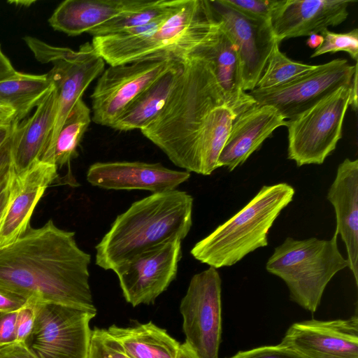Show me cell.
<instances>
[{"instance_id": "603a6c76", "label": "cell", "mask_w": 358, "mask_h": 358, "mask_svg": "<svg viewBox=\"0 0 358 358\" xmlns=\"http://www.w3.org/2000/svg\"><path fill=\"white\" fill-rule=\"evenodd\" d=\"M57 107L55 87L36 106L34 115L17 124L12 148V164L16 173L41 160L52 132Z\"/></svg>"}, {"instance_id": "b9f144b4", "label": "cell", "mask_w": 358, "mask_h": 358, "mask_svg": "<svg viewBox=\"0 0 358 358\" xmlns=\"http://www.w3.org/2000/svg\"><path fill=\"white\" fill-rule=\"evenodd\" d=\"M15 122V111L9 105L0 101V126L11 125Z\"/></svg>"}, {"instance_id": "ab89813d", "label": "cell", "mask_w": 358, "mask_h": 358, "mask_svg": "<svg viewBox=\"0 0 358 358\" xmlns=\"http://www.w3.org/2000/svg\"><path fill=\"white\" fill-rule=\"evenodd\" d=\"M17 72L11 62L2 52L0 45V81L14 76Z\"/></svg>"}, {"instance_id": "52a82bcc", "label": "cell", "mask_w": 358, "mask_h": 358, "mask_svg": "<svg viewBox=\"0 0 358 358\" xmlns=\"http://www.w3.org/2000/svg\"><path fill=\"white\" fill-rule=\"evenodd\" d=\"M24 41L39 62L53 65L48 74L57 90V107L52 132L41 159L47 162L66 117L90 84L103 73L105 62L89 42L75 51L49 45L31 36L24 37Z\"/></svg>"}, {"instance_id": "f6af8a7d", "label": "cell", "mask_w": 358, "mask_h": 358, "mask_svg": "<svg viewBox=\"0 0 358 358\" xmlns=\"http://www.w3.org/2000/svg\"><path fill=\"white\" fill-rule=\"evenodd\" d=\"M323 41V37L321 34H314L308 36L306 44L311 48L316 49Z\"/></svg>"}, {"instance_id": "8fae6325", "label": "cell", "mask_w": 358, "mask_h": 358, "mask_svg": "<svg viewBox=\"0 0 358 358\" xmlns=\"http://www.w3.org/2000/svg\"><path fill=\"white\" fill-rule=\"evenodd\" d=\"M357 69L345 59L338 58L317 65L313 71L282 85L256 89L248 94L257 104L274 107L284 119L292 120L338 88L350 85Z\"/></svg>"}, {"instance_id": "30bf717a", "label": "cell", "mask_w": 358, "mask_h": 358, "mask_svg": "<svg viewBox=\"0 0 358 358\" xmlns=\"http://www.w3.org/2000/svg\"><path fill=\"white\" fill-rule=\"evenodd\" d=\"M222 280L216 268L198 273L182 299L185 343L199 358H218L222 334Z\"/></svg>"}, {"instance_id": "d6a6232c", "label": "cell", "mask_w": 358, "mask_h": 358, "mask_svg": "<svg viewBox=\"0 0 358 358\" xmlns=\"http://www.w3.org/2000/svg\"><path fill=\"white\" fill-rule=\"evenodd\" d=\"M229 8L249 17L270 21L275 0H221Z\"/></svg>"}, {"instance_id": "ee69618b", "label": "cell", "mask_w": 358, "mask_h": 358, "mask_svg": "<svg viewBox=\"0 0 358 358\" xmlns=\"http://www.w3.org/2000/svg\"><path fill=\"white\" fill-rule=\"evenodd\" d=\"M178 358H199L185 342L180 344Z\"/></svg>"}, {"instance_id": "4316f807", "label": "cell", "mask_w": 358, "mask_h": 358, "mask_svg": "<svg viewBox=\"0 0 358 358\" xmlns=\"http://www.w3.org/2000/svg\"><path fill=\"white\" fill-rule=\"evenodd\" d=\"M234 117L227 105L217 106L210 112L198 145L199 174L210 175L218 168V158Z\"/></svg>"}, {"instance_id": "8d00e7d4", "label": "cell", "mask_w": 358, "mask_h": 358, "mask_svg": "<svg viewBox=\"0 0 358 358\" xmlns=\"http://www.w3.org/2000/svg\"><path fill=\"white\" fill-rule=\"evenodd\" d=\"M18 122L0 127V166L12 159V148L15 130Z\"/></svg>"}, {"instance_id": "5bb4252c", "label": "cell", "mask_w": 358, "mask_h": 358, "mask_svg": "<svg viewBox=\"0 0 358 358\" xmlns=\"http://www.w3.org/2000/svg\"><path fill=\"white\" fill-rule=\"evenodd\" d=\"M217 20L236 46L245 92L254 90L275 43L270 21L245 16L224 4L210 0Z\"/></svg>"}, {"instance_id": "836d02e7", "label": "cell", "mask_w": 358, "mask_h": 358, "mask_svg": "<svg viewBox=\"0 0 358 358\" xmlns=\"http://www.w3.org/2000/svg\"><path fill=\"white\" fill-rule=\"evenodd\" d=\"M39 300L29 298L27 303L17 310L15 321L16 341L25 343L30 336L36 320V304Z\"/></svg>"}, {"instance_id": "4fadbf2b", "label": "cell", "mask_w": 358, "mask_h": 358, "mask_svg": "<svg viewBox=\"0 0 358 358\" xmlns=\"http://www.w3.org/2000/svg\"><path fill=\"white\" fill-rule=\"evenodd\" d=\"M181 240L173 239L144 251L113 271L123 296L134 307L153 303L176 278Z\"/></svg>"}, {"instance_id": "7dc6e473", "label": "cell", "mask_w": 358, "mask_h": 358, "mask_svg": "<svg viewBox=\"0 0 358 358\" xmlns=\"http://www.w3.org/2000/svg\"><path fill=\"white\" fill-rule=\"evenodd\" d=\"M0 127H2V126H0Z\"/></svg>"}, {"instance_id": "f1b7e54d", "label": "cell", "mask_w": 358, "mask_h": 358, "mask_svg": "<svg viewBox=\"0 0 358 358\" xmlns=\"http://www.w3.org/2000/svg\"><path fill=\"white\" fill-rule=\"evenodd\" d=\"M185 0L149 1L135 10L123 12L105 23L94 28L88 34L103 36L117 34L127 29L141 27L169 15L177 10Z\"/></svg>"}, {"instance_id": "2e32d148", "label": "cell", "mask_w": 358, "mask_h": 358, "mask_svg": "<svg viewBox=\"0 0 358 358\" xmlns=\"http://www.w3.org/2000/svg\"><path fill=\"white\" fill-rule=\"evenodd\" d=\"M57 170L55 164L41 160L19 173L13 169L8 201L0 217V248L14 242L30 226L36 205L58 177Z\"/></svg>"}, {"instance_id": "ba28073f", "label": "cell", "mask_w": 358, "mask_h": 358, "mask_svg": "<svg viewBox=\"0 0 358 358\" xmlns=\"http://www.w3.org/2000/svg\"><path fill=\"white\" fill-rule=\"evenodd\" d=\"M350 85L340 87L287 120V157L298 166L322 164L336 149L342 137L344 117L349 106Z\"/></svg>"}, {"instance_id": "ac0fdd59", "label": "cell", "mask_w": 358, "mask_h": 358, "mask_svg": "<svg viewBox=\"0 0 358 358\" xmlns=\"http://www.w3.org/2000/svg\"><path fill=\"white\" fill-rule=\"evenodd\" d=\"M190 173L141 162H96L87 172L92 185L107 189H143L152 193L176 189Z\"/></svg>"}, {"instance_id": "d590c367", "label": "cell", "mask_w": 358, "mask_h": 358, "mask_svg": "<svg viewBox=\"0 0 358 358\" xmlns=\"http://www.w3.org/2000/svg\"><path fill=\"white\" fill-rule=\"evenodd\" d=\"M16 312L0 313V346L16 341Z\"/></svg>"}, {"instance_id": "e0dca14e", "label": "cell", "mask_w": 358, "mask_h": 358, "mask_svg": "<svg viewBox=\"0 0 358 358\" xmlns=\"http://www.w3.org/2000/svg\"><path fill=\"white\" fill-rule=\"evenodd\" d=\"M355 0H275L270 24L277 43L319 34L348 17Z\"/></svg>"}, {"instance_id": "7a4b0ae2", "label": "cell", "mask_w": 358, "mask_h": 358, "mask_svg": "<svg viewBox=\"0 0 358 358\" xmlns=\"http://www.w3.org/2000/svg\"><path fill=\"white\" fill-rule=\"evenodd\" d=\"M166 103L141 133L177 166L199 174L198 145L210 112L226 105L210 64L198 56L183 62Z\"/></svg>"}, {"instance_id": "8992f818", "label": "cell", "mask_w": 358, "mask_h": 358, "mask_svg": "<svg viewBox=\"0 0 358 358\" xmlns=\"http://www.w3.org/2000/svg\"><path fill=\"white\" fill-rule=\"evenodd\" d=\"M338 236L335 231L329 240L287 237L266 264L268 272L285 282L290 299L306 310L316 311L328 283L349 266L339 251Z\"/></svg>"}, {"instance_id": "74e56055", "label": "cell", "mask_w": 358, "mask_h": 358, "mask_svg": "<svg viewBox=\"0 0 358 358\" xmlns=\"http://www.w3.org/2000/svg\"><path fill=\"white\" fill-rule=\"evenodd\" d=\"M27 299L0 287V313L16 312L27 301Z\"/></svg>"}, {"instance_id": "f546056e", "label": "cell", "mask_w": 358, "mask_h": 358, "mask_svg": "<svg viewBox=\"0 0 358 358\" xmlns=\"http://www.w3.org/2000/svg\"><path fill=\"white\" fill-rule=\"evenodd\" d=\"M293 61L282 53L275 42L256 89H269L286 84L316 68Z\"/></svg>"}, {"instance_id": "60d3db41", "label": "cell", "mask_w": 358, "mask_h": 358, "mask_svg": "<svg viewBox=\"0 0 358 358\" xmlns=\"http://www.w3.org/2000/svg\"><path fill=\"white\" fill-rule=\"evenodd\" d=\"M13 172L12 159L0 166V195L7 189Z\"/></svg>"}, {"instance_id": "d4e9b609", "label": "cell", "mask_w": 358, "mask_h": 358, "mask_svg": "<svg viewBox=\"0 0 358 358\" xmlns=\"http://www.w3.org/2000/svg\"><path fill=\"white\" fill-rule=\"evenodd\" d=\"M107 331L130 358H178L180 344L152 322L131 327L115 324Z\"/></svg>"}, {"instance_id": "4dcf8cb0", "label": "cell", "mask_w": 358, "mask_h": 358, "mask_svg": "<svg viewBox=\"0 0 358 358\" xmlns=\"http://www.w3.org/2000/svg\"><path fill=\"white\" fill-rule=\"evenodd\" d=\"M323 37L322 44L315 49L311 57H315L326 53H335L340 51L348 52L357 62L358 58V29H355L345 33H335L324 29L320 32Z\"/></svg>"}, {"instance_id": "d6986e66", "label": "cell", "mask_w": 358, "mask_h": 358, "mask_svg": "<svg viewBox=\"0 0 358 358\" xmlns=\"http://www.w3.org/2000/svg\"><path fill=\"white\" fill-rule=\"evenodd\" d=\"M287 120L271 106L255 103L234 119L217 167L232 171L242 165L262 143Z\"/></svg>"}, {"instance_id": "9c48e42d", "label": "cell", "mask_w": 358, "mask_h": 358, "mask_svg": "<svg viewBox=\"0 0 358 358\" xmlns=\"http://www.w3.org/2000/svg\"><path fill=\"white\" fill-rule=\"evenodd\" d=\"M92 310L38 301L33 330L25 341L37 358H87Z\"/></svg>"}, {"instance_id": "3957f363", "label": "cell", "mask_w": 358, "mask_h": 358, "mask_svg": "<svg viewBox=\"0 0 358 358\" xmlns=\"http://www.w3.org/2000/svg\"><path fill=\"white\" fill-rule=\"evenodd\" d=\"M193 202L190 194L176 189L135 201L96 245V264L113 271L144 251L173 239L182 241L192 225Z\"/></svg>"}, {"instance_id": "f35d334b", "label": "cell", "mask_w": 358, "mask_h": 358, "mask_svg": "<svg viewBox=\"0 0 358 358\" xmlns=\"http://www.w3.org/2000/svg\"><path fill=\"white\" fill-rule=\"evenodd\" d=\"M0 358H37L25 343L14 341L0 346Z\"/></svg>"}, {"instance_id": "1f68e13d", "label": "cell", "mask_w": 358, "mask_h": 358, "mask_svg": "<svg viewBox=\"0 0 358 358\" xmlns=\"http://www.w3.org/2000/svg\"><path fill=\"white\" fill-rule=\"evenodd\" d=\"M87 358H130L121 345L107 331L92 330Z\"/></svg>"}, {"instance_id": "7c38bea8", "label": "cell", "mask_w": 358, "mask_h": 358, "mask_svg": "<svg viewBox=\"0 0 358 358\" xmlns=\"http://www.w3.org/2000/svg\"><path fill=\"white\" fill-rule=\"evenodd\" d=\"M176 62L141 61L105 69L90 96L93 122L112 127L127 106Z\"/></svg>"}, {"instance_id": "7402d4cb", "label": "cell", "mask_w": 358, "mask_h": 358, "mask_svg": "<svg viewBox=\"0 0 358 358\" xmlns=\"http://www.w3.org/2000/svg\"><path fill=\"white\" fill-rule=\"evenodd\" d=\"M146 0H66L48 19L56 31L71 36L88 33L117 15L139 8Z\"/></svg>"}, {"instance_id": "484cf974", "label": "cell", "mask_w": 358, "mask_h": 358, "mask_svg": "<svg viewBox=\"0 0 358 358\" xmlns=\"http://www.w3.org/2000/svg\"><path fill=\"white\" fill-rule=\"evenodd\" d=\"M55 87L48 73L33 75L17 72L0 81V101L15 111V121L20 122Z\"/></svg>"}, {"instance_id": "83f0119b", "label": "cell", "mask_w": 358, "mask_h": 358, "mask_svg": "<svg viewBox=\"0 0 358 358\" xmlns=\"http://www.w3.org/2000/svg\"><path fill=\"white\" fill-rule=\"evenodd\" d=\"M90 113V108L79 99L62 125L47 162L62 169L77 157V148L92 120Z\"/></svg>"}, {"instance_id": "44dd1931", "label": "cell", "mask_w": 358, "mask_h": 358, "mask_svg": "<svg viewBox=\"0 0 358 358\" xmlns=\"http://www.w3.org/2000/svg\"><path fill=\"white\" fill-rule=\"evenodd\" d=\"M334 208L336 231L346 248L349 268L358 286V160L346 158L337 169L327 196Z\"/></svg>"}, {"instance_id": "9a60e30c", "label": "cell", "mask_w": 358, "mask_h": 358, "mask_svg": "<svg viewBox=\"0 0 358 358\" xmlns=\"http://www.w3.org/2000/svg\"><path fill=\"white\" fill-rule=\"evenodd\" d=\"M280 343L304 358H358V317L294 323Z\"/></svg>"}, {"instance_id": "277c9868", "label": "cell", "mask_w": 358, "mask_h": 358, "mask_svg": "<svg viewBox=\"0 0 358 358\" xmlns=\"http://www.w3.org/2000/svg\"><path fill=\"white\" fill-rule=\"evenodd\" d=\"M210 0H185L157 28L136 36H94L92 45L109 66L141 61L183 62L217 27Z\"/></svg>"}, {"instance_id": "e575fe53", "label": "cell", "mask_w": 358, "mask_h": 358, "mask_svg": "<svg viewBox=\"0 0 358 358\" xmlns=\"http://www.w3.org/2000/svg\"><path fill=\"white\" fill-rule=\"evenodd\" d=\"M229 358H304L294 350L280 343L239 351Z\"/></svg>"}, {"instance_id": "5b68a950", "label": "cell", "mask_w": 358, "mask_h": 358, "mask_svg": "<svg viewBox=\"0 0 358 358\" xmlns=\"http://www.w3.org/2000/svg\"><path fill=\"white\" fill-rule=\"evenodd\" d=\"M295 190L286 182L264 185L237 213L197 242L191 255L216 269L231 266L268 245L276 218L292 202Z\"/></svg>"}, {"instance_id": "cb8c5ba5", "label": "cell", "mask_w": 358, "mask_h": 358, "mask_svg": "<svg viewBox=\"0 0 358 358\" xmlns=\"http://www.w3.org/2000/svg\"><path fill=\"white\" fill-rule=\"evenodd\" d=\"M182 69V62H176L127 106L111 128L127 131L145 127L166 103Z\"/></svg>"}, {"instance_id": "ffe728a7", "label": "cell", "mask_w": 358, "mask_h": 358, "mask_svg": "<svg viewBox=\"0 0 358 358\" xmlns=\"http://www.w3.org/2000/svg\"><path fill=\"white\" fill-rule=\"evenodd\" d=\"M192 55L201 57L210 64L226 105L235 117L256 103L252 97L243 90L237 48L219 22L208 40Z\"/></svg>"}, {"instance_id": "7bdbcfd3", "label": "cell", "mask_w": 358, "mask_h": 358, "mask_svg": "<svg viewBox=\"0 0 358 358\" xmlns=\"http://www.w3.org/2000/svg\"><path fill=\"white\" fill-rule=\"evenodd\" d=\"M350 97L349 106H351L355 111L357 109V69H356L352 82L350 85Z\"/></svg>"}, {"instance_id": "6da1fadb", "label": "cell", "mask_w": 358, "mask_h": 358, "mask_svg": "<svg viewBox=\"0 0 358 358\" xmlns=\"http://www.w3.org/2000/svg\"><path fill=\"white\" fill-rule=\"evenodd\" d=\"M90 260L75 233L50 219L38 228L30 225L0 248V287L27 299L96 310L89 284Z\"/></svg>"}, {"instance_id": "bcb514c9", "label": "cell", "mask_w": 358, "mask_h": 358, "mask_svg": "<svg viewBox=\"0 0 358 358\" xmlns=\"http://www.w3.org/2000/svg\"><path fill=\"white\" fill-rule=\"evenodd\" d=\"M8 197V186L0 195V217L5 208Z\"/></svg>"}]
</instances>
